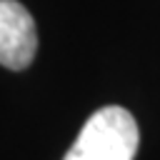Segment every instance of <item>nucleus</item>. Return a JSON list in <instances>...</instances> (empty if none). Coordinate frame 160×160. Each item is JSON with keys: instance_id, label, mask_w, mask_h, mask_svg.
I'll use <instances>...</instances> for the list:
<instances>
[{"instance_id": "obj_1", "label": "nucleus", "mask_w": 160, "mask_h": 160, "mask_svg": "<svg viewBox=\"0 0 160 160\" xmlns=\"http://www.w3.org/2000/svg\"><path fill=\"white\" fill-rule=\"evenodd\" d=\"M138 145L140 132L132 112L105 105L85 120L62 160H132Z\"/></svg>"}, {"instance_id": "obj_2", "label": "nucleus", "mask_w": 160, "mask_h": 160, "mask_svg": "<svg viewBox=\"0 0 160 160\" xmlns=\"http://www.w3.org/2000/svg\"><path fill=\"white\" fill-rule=\"evenodd\" d=\"M38 52V30L28 8L18 0H0V65L25 70Z\"/></svg>"}]
</instances>
